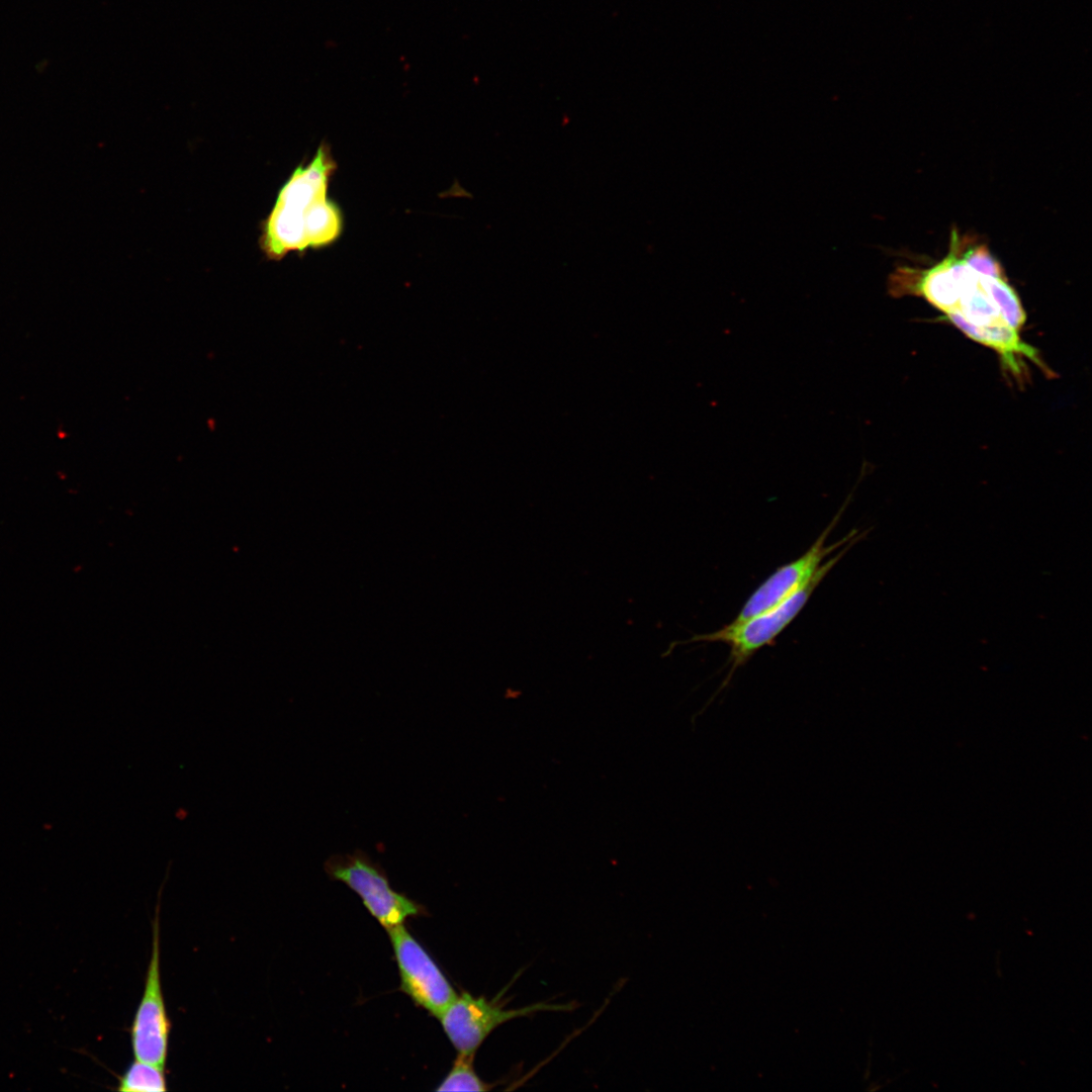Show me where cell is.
Returning a JSON list of instances; mask_svg holds the SVG:
<instances>
[{
    "label": "cell",
    "mask_w": 1092,
    "mask_h": 1092,
    "mask_svg": "<svg viewBox=\"0 0 1092 1092\" xmlns=\"http://www.w3.org/2000/svg\"><path fill=\"white\" fill-rule=\"evenodd\" d=\"M336 169L326 143L306 165L294 169L262 226L260 248L268 259L281 260L290 252L327 247L339 239L342 213L328 197Z\"/></svg>",
    "instance_id": "obj_1"
},
{
    "label": "cell",
    "mask_w": 1092,
    "mask_h": 1092,
    "mask_svg": "<svg viewBox=\"0 0 1092 1092\" xmlns=\"http://www.w3.org/2000/svg\"><path fill=\"white\" fill-rule=\"evenodd\" d=\"M960 242V239H959ZM962 257L976 271L993 277L1004 278V271L1000 263L991 255L985 244L974 245L967 248V243L961 241ZM960 248V249H961Z\"/></svg>",
    "instance_id": "obj_10"
},
{
    "label": "cell",
    "mask_w": 1092,
    "mask_h": 1092,
    "mask_svg": "<svg viewBox=\"0 0 1092 1092\" xmlns=\"http://www.w3.org/2000/svg\"><path fill=\"white\" fill-rule=\"evenodd\" d=\"M847 503L848 500H845L842 509L805 553L778 567L754 589L733 621L746 620L787 600L810 582L835 551L858 535V531L853 530L835 543L827 544L828 536L839 521Z\"/></svg>",
    "instance_id": "obj_5"
},
{
    "label": "cell",
    "mask_w": 1092,
    "mask_h": 1092,
    "mask_svg": "<svg viewBox=\"0 0 1092 1092\" xmlns=\"http://www.w3.org/2000/svg\"><path fill=\"white\" fill-rule=\"evenodd\" d=\"M171 1022L167 1014L160 975L159 907L153 921L152 952L144 993L135 1011L130 1042L135 1060L165 1068Z\"/></svg>",
    "instance_id": "obj_6"
},
{
    "label": "cell",
    "mask_w": 1092,
    "mask_h": 1092,
    "mask_svg": "<svg viewBox=\"0 0 1092 1092\" xmlns=\"http://www.w3.org/2000/svg\"><path fill=\"white\" fill-rule=\"evenodd\" d=\"M387 932L399 971L400 989L415 1004L438 1017L457 996L456 991L403 924Z\"/></svg>",
    "instance_id": "obj_7"
},
{
    "label": "cell",
    "mask_w": 1092,
    "mask_h": 1092,
    "mask_svg": "<svg viewBox=\"0 0 1092 1092\" xmlns=\"http://www.w3.org/2000/svg\"><path fill=\"white\" fill-rule=\"evenodd\" d=\"M474 997L468 992L457 994L438 1016L443 1030L458 1055L474 1057L477 1050L498 1026L513 1019L529 1017L543 1011H568L572 1003L538 1002L519 1008H506L504 1001Z\"/></svg>",
    "instance_id": "obj_4"
},
{
    "label": "cell",
    "mask_w": 1092,
    "mask_h": 1092,
    "mask_svg": "<svg viewBox=\"0 0 1092 1092\" xmlns=\"http://www.w3.org/2000/svg\"><path fill=\"white\" fill-rule=\"evenodd\" d=\"M473 1058L458 1055L437 1091H488L494 1086L484 1082L473 1068Z\"/></svg>",
    "instance_id": "obj_9"
},
{
    "label": "cell",
    "mask_w": 1092,
    "mask_h": 1092,
    "mask_svg": "<svg viewBox=\"0 0 1092 1092\" xmlns=\"http://www.w3.org/2000/svg\"><path fill=\"white\" fill-rule=\"evenodd\" d=\"M324 868L332 880L342 882L354 891L386 930L426 913L422 905L392 889L383 869L360 849L334 854L326 860Z\"/></svg>",
    "instance_id": "obj_3"
},
{
    "label": "cell",
    "mask_w": 1092,
    "mask_h": 1092,
    "mask_svg": "<svg viewBox=\"0 0 1092 1092\" xmlns=\"http://www.w3.org/2000/svg\"><path fill=\"white\" fill-rule=\"evenodd\" d=\"M116 1090L121 1092H165L164 1068L135 1060L118 1077Z\"/></svg>",
    "instance_id": "obj_8"
},
{
    "label": "cell",
    "mask_w": 1092,
    "mask_h": 1092,
    "mask_svg": "<svg viewBox=\"0 0 1092 1092\" xmlns=\"http://www.w3.org/2000/svg\"><path fill=\"white\" fill-rule=\"evenodd\" d=\"M864 535L858 534L855 538L850 540L846 545L836 551L835 555H831L823 564L819 573L805 586L793 594L787 600L780 604L758 613L743 621H732L725 625L721 629L713 631L711 633L698 634L691 637L688 640L677 642V644H691V643H714L720 642L727 644L730 648V656L728 662L730 668L727 672L723 682L711 697L704 710L710 705V703L717 697V695L729 685L735 671L746 664V662L762 647L770 645L775 642L776 638L796 619L799 613L804 609L805 605L811 598L816 587L820 584L827 573L835 566V564L843 557V555L851 548L853 544L858 541Z\"/></svg>",
    "instance_id": "obj_2"
}]
</instances>
